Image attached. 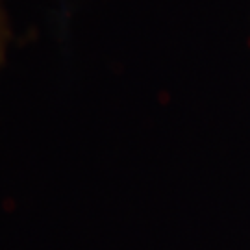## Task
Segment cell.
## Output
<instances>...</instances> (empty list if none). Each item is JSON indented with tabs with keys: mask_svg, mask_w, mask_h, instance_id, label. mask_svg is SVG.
<instances>
[]
</instances>
